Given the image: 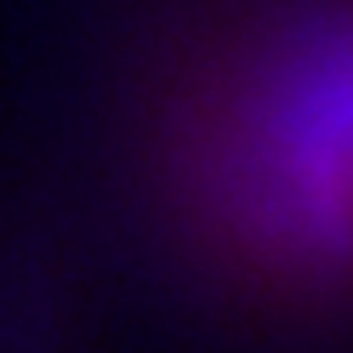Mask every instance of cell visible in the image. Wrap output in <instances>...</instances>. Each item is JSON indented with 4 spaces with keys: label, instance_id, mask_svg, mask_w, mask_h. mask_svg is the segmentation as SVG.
I'll list each match as a JSON object with an SVG mask.
<instances>
[{
    "label": "cell",
    "instance_id": "6da1fadb",
    "mask_svg": "<svg viewBox=\"0 0 353 353\" xmlns=\"http://www.w3.org/2000/svg\"><path fill=\"white\" fill-rule=\"evenodd\" d=\"M176 251L245 314L353 330V0H234L148 120Z\"/></svg>",
    "mask_w": 353,
    "mask_h": 353
}]
</instances>
